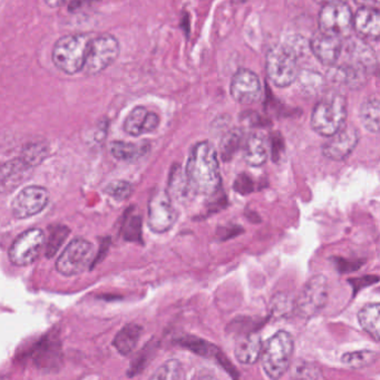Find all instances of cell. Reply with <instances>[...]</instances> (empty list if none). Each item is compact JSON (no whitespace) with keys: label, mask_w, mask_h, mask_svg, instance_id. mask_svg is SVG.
Returning <instances> with one entry per match:
<instances>
[{"label":"cell","mask_w":380,"mask_h":380,"mask_svg":"<svg viewBox=\"0 0 380 380\" xmlns=\"http://www.w3.org/2000/svg\"><path fill=\"white\" fill-rule=\"evenodd\" d=\"M184 172L193 193L213 196L218 192L221 186V173L218 152L210 142H199L194 145Z\"/></svg>","instance_id":"obj_1"},{"label":"cell","mask_w":380,"mask_h":380,"mask_svg":"<svg viewBox=\"0 0 380 380\" xmlns=\"http://www.w3.org/2000/svg\"><path fill=\"white\" fill-rule=\"evenodd\" d=\"M346 118L347 100L340 93H329L315 106L311 126L319 135L332 137L344 127Z\"/></svg>","instance_id":"obj_2"},{"label":"cell","mask_w":380,"mask_h":380,"mask_svg":"<svg viewBox=\"0 0 380 380\" xmlns=\"http://www.w3.org/2000/svg\"><path fill=\"white\" fill-rule=\"evenodd\" d=\"M295 340L292 334L279 330L263 344L261 361L265 375L271 380H279L290 368Z\"/></svg>","instance_id":"obj_3"},{"label":"cell","mask_w":380,"mask_h":380,"mask_svg":"<svg viewBox=\"0 0 380 380\" xmlns=\"http://www.w3.org/2000/svg\"><path fill=\"white\" fill-rule=\"evenodd\" d=\"M93 37L88 33L67 35L59 38L53 48V63L65 74L74 75L83 70Z\"/></svg>","instance_id":"obj_4"},{"label":"cell","mask_w":380,"mask_h":380,"mask_svg":"<svg viewBox=\"0 0 380 380\" xmlns=\"http://www.w3.org/2000/svg\"><path fill=\"white\" fill-rule=\"evenodd\" d=\"M265 68L270 80L278 88H288L298 78V57L285 45L273 47L265 57Z\"/></svg>","instance_id":"obj_5"},{"label":"cell","mask_w":380,"mask_h":380,"mask_svg":"<svg viewBox=\"0 0 380 380\" xmlns=\"http://www.w3.org/2000/svg\"><path fill=\"white\" fill-rule=\"evenodd\" d=\"M94 246L88 240L76 238L59 255L56 263L57 271L65 277L80 275L90 269L94 263Z\"/></svg>","instance_id":"obj_6"},{"label":"cell","mask_w":380,"mask_h":380,"mask_svg":"<svg viewBox=\"0 0 380 380\" xmlns=\"http://www.w3.org/2000/svg\"><path fill=\"white\" fill-rule=\"evenodd\" d=\"M328 300V279L324 275L311 277L303 285L295 301V309L305 319L314 318L326 306Z\"/></svg>","instance_id":"obj_7"},{"label":"cell","mask_w":380,"mask_h":380,"mask_svg":"<svg viewBox=\"0 0 380 380\" xmlns=\"http://www.w3.org/2000/svg\"><path fill=\"white\" fill-rule=\"evenodd\" d=\"M118 54L120 44L113 35L93 37L83 72L90 76L100 74L115 62Z\"/></svg>","instance_id":"obj_8"},{"label":"cell","mask_w":380,"mask_h":380,"mask_svg":"<svg viewBox=\"0 0 380 380\" xmlns=\"http://www.w3.org/2000/svg\"><path fill=\"white\" fill-rule=\"evenodd\" d=\"M352 8L344 1L327 3L319 13L320 33L342 38L347 36L352 28Z\"/></svg>","instance_id":"obj_9"},{"label":"cell","mask_w":380,"mask_h":380,"mask_svg":"<svg viewBox=\"0 0 380 380\" xmlns=\"http://www.w3.org/2000/svg\"><path fill=\"white\" fill-rule=\"evenodd\" d=\"M149 228L155 233H165L172 229L177 220V211L167 191L157 190L149 201Z\"/></svg>","instance_id":"obj_10"},{"label":"cell","mask_w":380,"mask_h":380,"mask_svg":"<svg viewBox=\"0 0 380 380\" xmlns=\"http://www.w3.org/2000/svg\"><path fill=\"white\" fill-rule=\"evenodd\" d=\"M45 246V233L43 230L33 229L23 232L16 238L9 249V260L15 265L26 267L36 261Z\"/></svg>","instance_id":"obj_11"},{"label":"cell","mask_w":380,"mask_h":380,"mask_svg":"<svg viewBox=\"0 0 380 380\" xmlns=\"http://www.w3.org/2000/svg\"><path fill=\"white\" fill-rule=\"evenodd\" d=\"M49 193L46 189L37 185H31L23 189L15 196L11 204V211L17 218H27L41 213L46 208Z\"/></svg>","instance_id":"obj_12"},{"label":"cell","mask_w":380,"mask_h":380,"mask_svg":"<svg viewBox=\"0 0 380 380\" xmlns=\"http://www.w3.org/2000/svg\"><path fill=\"white\" fill-rule=\"evenodd\" d=\"M231 95L236 102L249 105L259 100L263 86L258 75L250 70H239L231 80Z\"/></svg>","instance_id":"obj_13"},{"label":"cell","mask_w":380,"mask_h":380,"mask_svg":"<svg viewBox=\"0 0 380 380\" xmlns=\"http://www.w3.org/2000/svg\"><path fill=\"white\" fill-rule=\"evenodd\" d=\"M359 142V132L354 126H344L338 133L330 137L322 147V153L334 161H344L350 157Z\"/></svg>","instance_id":"obj_14"},{"label":"cell","mask_w":380,"mask_h":380,"mask_svg":"<svg viewBox=\"0 0 380 380\" xmlns=\"http://www.w3.org/2000/svg\"><path fill=\"white\" fill-rule=\"evenodd\" d=\"M33 167L23 157L0 164V193L11 192L28 179Z\"/></svg>","instance_id":"obj_15"},{"label":"cell","mask_w":380,"mask_h":380,"mask_svg":"<svg viewBox=\"0 0 380 380\" xmlns=\"http://www.w3.org/2000/svg\"><path fill=\"white\" fill-rule=\"evenodd\" d=\"M311 52L314 53L319 62L327 66H334L342 56V39L330 36L319 31L310 41Z\"/></svg>","instance_id":"obj_16"},{"label":"cell","mask_w":380,"mask_h":380,"mask_svg":"<svg viewBox=\"0 0 380 380\" xmlns=\"http://www.w3.org/2000/svg\"><path fill=\"white\" fill-rule=\"evenodd\" d=\"M263 338L259 332H248L239 334L234 346V356L242 365H255L263 354Z\"/></svg>","instance_id":"obj_17"},{"label":"cell","mask_w":380,"mask_h":380,"mask_svg":"<svg viewBox=\"0 0 380 380\" xmlns=\"http://www.w3.org/2000/svg\"><path fill=\"white\" fill-rule=\"evenodd\" d=\"M159 124L157 114L147 111L143 106H137L129 114L124 122V130L132 137L155 131Z\"/></svg>","instance_id":"obj_18"},{"label":"cell","mask_w":380,"mask_h":380,"mask_svg":"<svg viewBox=\"0 0 380 380\" xmlns=\"http://www.w3.org/2000/svg\"><path fill=\"white\" fill-rule=\"evenodd\" d=\"M352 27L361 38L378 41L380 35V13L376 8L362 7L352 19Z\"/></svg>","instance_id":"obj_19"},{"label":"cell","mask_w":380,"mask_h":380,"mask_svg":"<svg viewBox=\"0 0 380 380\" xmlns=\"http://www.w3.org/2000/svg\"><path fill=\"white\" fill-rule=\"evenodd\" d=\"M348 52H349L350 60H352L349 65L367 75L370 72L373 73L377 66V59H376L374 49L362 41H350L348 45Z\"/></svg>","instance_id":"obj_20"},{"label":"cell","mask_w":380,"mask_h":380,"mask_svg":"<svg viewBox=\"0 0 380 380\" xmlns=\"http://www.w3.org/2000/svg\"><path fill=\"white\" fill-rule=\"evenodd\" d=\"M143 328L139 324H129L120 330L113 340V346L120 354L129 356L139 344Z\"/></svg>","instance_id":"obj_21"},{"label":"cell","mask_w":380,"mask_h":380,"mask_svg":"<svg viewBox=\"0 0 380 380\" xmlns=\"http://www.w3.org/2000/svg\"><path fill=\"white\" fill-rule=\"evenodd\" d=\"M379 310L378 302L367 303L358 311L357 318L361 327L369 336L373 337L376 342H379Z\"/></svg>","instance_id":"obj_22"},{"label":"cell","mask_w":380,"mask_h":380,"mask_svg":"<svg viewBox=\"0 0 380 380\" xmlns=\"http://www.w3.org/2000/svg\"><path fill=\"white\" fill-rule=\"evenodd\" d=\"M175 342L202 357H216L218 359V356L221 354V352L213 344H210L196 336H182L176 338Z\"/></svg>","instance_id":"obj_23"},{"label":"cell","mask_w":380,"mask_h":380,"mask_svg":"<svg viewBox=\"0 0 380 380\" xmlns=\"http://www.w3.org/2000/svg\"><path fill=\"white\" fill-rule=\"evenodd\" d=\"M268 151L263 137L252 135L248 139L244 152V161L250 167H261L267 162Z\"/></svg>","instance_id":"obj_24"},{"label":"cell","mask_w":380,"mask_h":380,"mask_svg":"<svg viewBox=\"0 0 380 380\" xmlns=\"http://www.w3.org/2000/svg\"><path fill=\"white\" fill-rule=\"evenodd\" d=\"M167 192L171 199L174 198L176 200L182 201V202L188 198L190 192H192L186 175H185L184 171L181 169L180 165H175L173 167L170 181H169V190Z\"/></svg>","instance_id":"obj_25"},{"label":"cell","mask_w":380,"mask_h":380,"mask_svg":"<svg viewBox=\"0 0 380 380\" xmlns=\"http://www.w3.org/2000/svg\"><path fill=\"white\" fill-rule=\"evenodd\" d=\"M112 155L115 159L124 162H133L137 161L139 157L149 151V145L147 144H133V143H126V142H113L111 147Z\"/></svg>","instance_id":"obj_26"},{"label":"cell","mask_w":380,"mask_h":380,"mask_svg":"<svg viewBox=\"0 0 380 380\" xmlns=\"http://www.w3.org/2000/svg\"><path fill=\"white\" fill-rule=\"evenodd\" d=\"M379 100L377 97L368 98L360 107L362 125L371 133H379Z\"/></svg>","instance_id":"obj_27"},{"label":"cell","mask_w":380,"mask_h":380,"mask_svg":"<svg viewBox=\"0 0 380 380\" xmlns=\"http://www.w3.org/2000/svg\"><path fill=\"white\" fill-rule=\"evenodd\" d=\"M291 380H322V373L319 366L308 360L298 359L291 362Z\"/></svg>","instance_id":"obj_28"},{"label":"cell","mask_w":380,"mask_h":380,"mask_svg":"<svg viewBox=\"0 0 380 380\" xmlns=\"http://www.w3.org/2000/svg\"><path fill=\"white\" fill-rule=\"evenodd\" d=\"M378 360V352L374 350H357L346 352L342 356V362L352 369H361L374 365Z\"/></svg>","instance_id":"obj_29"},{"label":"cell","mask_w":380,"mask_h":380,"mask_svg":"<svg viewBox=\"0 0 380 380\" xmlns=\"http://www.w3.org/2000/svg\"><path fill=\"white\" fill-rule=\"evenodd\" d=\"M149 380H184V369L177 359H170L159 366Z\"/></svg>","instance_id":"obj_30"},{"label":"cell","mask_w":380,"mask_h":380,"mask_svg":"<svg viewBox=\"0 0 380 380\" xmlns=\"http://www.w3.org/2000/svg\"><path fill=\"white\" fill-rule=\"evenodd\" d=\"M70 234V229L65 226H56L53 228L46 243V257H54L57 251L60 249L67 236Z\"/></svg>","instance_id":"obj_31"},{"label":"cell","mask_w":380,"mask_h":380,"mask_svg":"<svg viewBox=\"0 0 380 380\" xmlns=\"http://www.w3.org/2000/svg\"><path fill=\"white\" fill-rule=\"evenodd\" d=\"M295 309V302L285 293H278L271 301V317L283 318Z\"/></svg>","instance_id":"obj_32"},{"label":"cell","mask_w":380,"mask_h":380,"mask_svg":"<svg viewBox=\"0 0 380 380\" xmlns=\"http://www.w3.org/2000/svg\"><path fill=\"white\" fill-rule=\"evenodd\" d=\"M157 347V344H153V342H149L143 349L141 350L137 358L132 362L131 367H130L129 375L135 376L137 374L141 373L142 370L144 369L145 366L147 365V362L149 360V356L155 352V348Z\"/></svg>","instance_id":"obj_33"},{"label":"cell","mask_w":380,"mask_h":380,"mask_svg":"<svg viewBox=\"0 0 380 380\" xmlns=\"http://www.w3.org/2000/svg\"><path fill=\"white\" fill-rule=\"evenodd\" d=\"M242 139H243V135L240 130H234L226 135L222 143V157L224 159H231L234 152L239 149Z\"/></svg>","instance_id":"obj_34"},{"label":"cell","mask_w":380,"mask_h":380,"mask_svg":"<svg viewBox=\"0 0 380 380\" xmlns=\"http://www.w3.org/2000/svg\"><path fill=\"white\" fill-rule=\"evenodd\" d=\"M132 185L126 181H114L106 186L108 196L117 201H124L132 194Z\"/></svg>","instance_id":"obj_35"},{"label":"cell","mask_w":380,"mask_h":380,"mask_svg":"<svg viewBox=\"0 0 380 380\" xmlns=\"http://www.w3.org/2000/svg\"><path fill=\"white\" fill-rule=\"evenodd\" d=\"M124 238L127 241H142V222L139 216H132L124 228Z\"/></svg>","instance_id":"obj_36"},{"label":"cell","mask_w":380,"mask_h":380,"mask_svg":"<svg viewBox=\"0 0 380 380\" xmlns=\"http://www.w3.org/2000/svg\"><path fill=\"white\" fill-rule=\"evenodd\" d=\"M378 283H379L378 275H365V277L348 279V283L352 285V297H356L362 289L367 288L370 285H377Z\"/></svg>","instance_id":"obj_37"},{"label":"cell","mask_w":380,"mask_h":380,"mask_svg":"<svg viewBox=\"0 0 380 380\" xmlns=\"http://www.w3.org/2000/svg\"><path fill=\"white\" fill-rule=\"evenodd\" d=\"M297 80H300L299 83H301V85L307 90H316L317 88L319 90L322 84V76L317 73L309 72V70L299 73Z\"/></svg>","instance_id":"obj_38"},{"label":"cell","mask_w":380,"mask_h":380,"mask_svg":"<svg viewBox=\"0 0 380 380\" xmlns=\"http://www.w3.org/2000/svg\"><path fill=\"white\" fill-rule=\"evenodd\" d=\"M334 267L339 273H349L357 271L364 263L362 261H352V260L344 259V258H332Z\"/></svg>","instance_id":"obj_39"},{"label":"cell","mask_w":380,"mask_h":380,"mask_svg":"<svg viewBox=\"0 0 380 380\" xmlns=\"http://www.w3.org/2000/svg\"><path fill=\"white\" fill-rule=\"evenodd\" d=\"M234 190L241 193V194H248L253 190V185L252 181L248 175L242 174L236 177V183H234Z\"/></svg>","instance_id":"obj_40"},{"label":"cell","mask_w":380,"mask_h":380,"mask_svg":"<svg viewBox=\"0 0 380 380\" xmlns=\"http://www.w3.org/2000/svg\"><path fill=\"white\" fill-rule=\"evenodd\" d=\"M198 380H218V378L211 373L208 369H204L199 374Z\"/></svg>","instance_id":"obj_41"}]
</instances>
